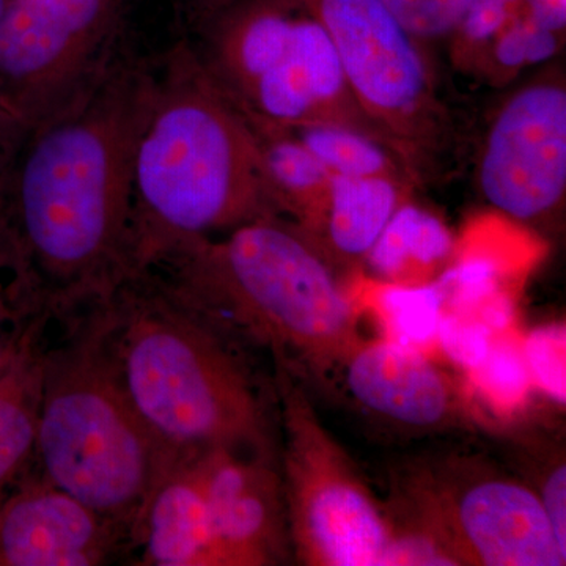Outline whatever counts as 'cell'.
<instances>
[{"label":"cell","mask_w":566,"mask_h":566,"mask_svg":"<svg viewBox=\"0 0 566 566\" xmlns=\"http://www.w3.org/2000/svg\"><path fill=\"white\" fill-rule=\"evenodd\" d=\"M457 248L455 234L444 219L409 197L394 212L357 274L389 285H428L450 266Z\"/></svg>","instance_id":"cell-18"},{"label":"cell","mask_w":566,"mask_h":566,"mask_svg":"<svg viewBox=\"0 0 566 566\" xmlns=\"http://www.w3.org/2000/svg\"><path fill=\"white\" fill-rule=\"evenodd\" d=\"M103 304L123 385L174 455L222 447L274 457L270 409L240 338L151 268L129 271Z\"/></svg>","instance_id":"cell-3"},{"label":"cell","mask_w":566,"mask_h":566,"mask_svg":"<svg viewBox=\"0 0 566 566\" xmlns=\"http://www.w3.org/2000/svg\"><path fill=\"white\" fill-rule=\"evenodd\" d=\"M480 196L502 218L547 229L566 199V77L553 62L506 93L488 118L475 167Z\"/></svg>","instance_id":"cell-11"},{"label":"cell","mask_w":566,"mask_h":566,"mask_svg":"<svg viewBox=\"0 0 566 566\" xmlns=\"http://www.w3.org/2000/svg\"><path fill=\"white\" fill-rule=\"evenodd\" d=\"M528 0H472L471 9L450 40L446 61L471 77L493 41L527 10Z\"/></svg>","instance_id":"cell-23"},{"label":"cell","mask_w":566,"mask_h":566,"mask_svg":"<svg viewBox=\"0 0 566 566\" xmlns=\"http://www.w3.org/2000/svg\"><path fill=\"white\" fill-rule=\"evenodd\" d=\"M52 323L48 312L36 315L0 360V502L33 468Z\"/></svg>","instance_id":"cell-17"},{"label":"cell","mask_w":566,"mask_h":566,"mask_svg":"<svg viewBox=\"0 0 566 566\" xmlns=\"http://www.w3.org/2000/svg\"><path fill=\"white\" fill-rule=\"evenodd\" d=\"M129 551L125 528L32 471L0 502V566H103Z\"/></svg>","instance_id":"cell-13"},{"label":"cell","mask_w":566,"mask_h":566,"mask_svg":"<svg viewBox=\"0 0 566 566\" xmlns=\"http://www.w3.org/2000/svg\"><path fill=\"white\" fill-rule=\"evenodd\" d=\"M405 526L452 565L560 566L558 542L534 486L472 458L419 465L405 485Z\"/></svg>","instance_id":"cell-9"},{"label":"cell","mask_w":566,"mask_h":566,"mask_svg":"<svg viewBox=\"0 0 566 566\" xmlns=\"http://www.w3.org/2000/svg\"><path fill=\"white\" fill-rule=\"evenodd\" d=\"M534 490L542 499L558 542L566 547V468L564 455L543 464Z\"/></svg>","instance_id":"cell-28"},{"label":"cell","mask_w":566,"mask_h":566,"mask_svg":"<svg viewBox=\"0 0 566 566\" xmlns=\"http://www.w3.org/2000/svg\"><path fill=\"white\" fill-rule=\"evenodd\" d=\"M248 123L259 142L279 212L283 219L305 226L326 197L333 175L286 129L270 123Z\"/></svg>","instance_id":"cell-19"},{"label":"cell","mask_w":566,"mask_h":566,"mask_svg":"<svg viewBox=\"0 0 566 566\" xmlns=\"http://www.w3.org/2000/svg\"><path fill=\"white\" fill-rule=\"evenodd\" d=\"M43 312L46 311L33 296L13 248L0 229V360L10 353L31 319Z\"/></svg>","instance_id":"cell-25"},{"label":"cell","mask_w":566,"mask_h":566,"mask_svg":"<svg viewBox=\"0 0 566 566\" xmlns=\"http://www.w3.org/2000/svg\"><path fill=\"white\" fill-rule=\"evenodd\" d=\"M494 338L485 324L474 315L444 311L439 322L436 349L465 375L486 359Z\"/></svg>","instance_id":"cell-27"},{"label":"cell","mask_w":566,"mask_h":566,"mask_svg":"<svg viewBox=\"0 0 566 566\" xmlns=\"http://www.w3.org/2000/svg\"><path fill=\"white\" fill-rule=\"evenodd\" d=\"M7 0H0V14H2L3 9H6Z\"/></svg>","instance_id":"cell-30"},{"label":"cell","mask_w":566,"mask_h":566,"mask_svg":"<svg viewBox=\"0 0 566 566\" xmlns=\"http://www.w3.org/2000/svg\"><path fill=\"white\" fill-rule=\"evenodd\" d=\"M524 360L534 389L556 403L566 400V334L564 324L553 323L536 327L521 337Z\"/></svg>","instance_id":"cell-26"},{"label":"cell","mask_w":566,"mask_h":566,"mask_svg":"<svg viewBox=\"0 0 566 566\" xmlns=\"http://www.w3.org/2000/svg\"><path fill=\"white\" fill-rule=\"evenodd\" d=\"M532 389L521 337L513 333L494 338L486 359L465 374L461 392L494 419L509 420L526 408Z\"/></svg>","instance_id":"cell-22"},{"label":"cell","mask_w":566,"mask_h":566,"mask_svg":"<svg viewBox=\"0 0 566 566\" xmlns=\"http://www.w3.org/2000/svg\"><path fill=\"white\" fill-rule=\"evenodd\" d=\"M282 486L293 557L305 566H382L397 526L327 431L294 368L273 354Z\"/></svg>","instance_id":"cell-8"},{"label":"cell","mask_w":566,"mask_h":566,"mask_svg":"<svg viewBox=\"0 0 566 566\" xmlns=\"http://www.w3.org/2000/svg\"><path fill=\"white\" fill-rule=\"evenodd\" d=\"M155 55L129 36L87 91L25 129L0 178V227L55 322L132 271L134 155Z\"/></svg>","instance_id":"cell-1"},{"label":"cell","mask_w":566,"mask_h":566,"mask_svg":"<svg viewBox=\"0 0 566 566\" xmlns=\"http://www.w3.org/2000/svg\"><path fill=\"white\" fill-rule=\"evenodd\" d=\"M243 344L329 370L359 344L349 282L283 218L244 223L148 264Z\"/></svg>","instance_id":"cell-4"},{"label":"cell","mask_w":566,"mask_h":566,"mask_svg":"<svg viewBox=\"0 0 566 566\" xmlns=\"http://www.w3.org/2000/svg\"><path fill=\"white\" fill-rule=\"evenodd\" d=\"M25 128L2 103H0V178L9 167L11 156L20 144Z\"/></svg>","instance_id":"cell-29"},{"label":"cell","mask_w":566,"mask_h":566,"mask_svg":"<svg viewBox=\"0 0 566 566\" xmlns=\"http://www.w3.org/2000/svg\"><path fill=\"white\" fill-rule=\"evenodd\" d=\"M144 0H7L0 103L25 129L69 106L132 36Z\"/></svg>","instance_id":"cell-10"},{"label":"cell","mask_w":566,"mask_h":566,"mask_svg":"<svg viewBox=\"0 0 566 566\" xmlns=\"http://www.w3.org/2000/svg\"><path fill=\"white\" fill-rule=\"evenodd\" d=\"M406 32L441 61L472 0H382Z\"/></svg>","instance_id":"cell-24"},{"label":"cell","mask_w":566,"mask_h":566,"mask_svg":"<svg viewBox=\"0 0 566 566\" xmlns=\"http://www.w3.org/2000/svg\"><path fill=\"white\" fill-rule=\"evenodd\" d=\"M338 365L357 408L386 427L430 434L463 420L460 386L420 349L382 337L360 340Z\"/></svg>","instance_id":"cell-14"},{"label":"cell","mask_w":566,"mask_h":566,"mask_svg":"<svg viewBox=\"0 0 566 566\" xmlns=\"http://www.w3.org/2000/svg\"><path fill=\"white\" fill-rule=\"evenodd\" d=\"M33 474L114 521L134 542L156 486L178 458L156 438L123 385L103 301L55 322Z\"/></svg>","instance_id":"cell-5"},{"label":"cell","mask_w":566,"mask_h":566,"mask_svg":"<svg viewBox=\"0 0 566 566\" xmlns=\"http://www.w3.org/2000/svg\"><path fill=\"white\" fill-rule=\"evenodd\" d=\"M192 458L227 566L286 564L293 551L275 457L219 447Z\"/></svg>","instance_id":"cell-12"},{"label":"cell","mask_w":566,"mask_h":566,"mask_svg":"<svg viewBox=\"0 0 566 566\" xmlns=\"http://www.w3.org/2000/svg\"><path fill=\"white\" fill-rule=\"evenodd\" d=\"M281 128L293 134L333 177H392L415 186L394 151L368 134L335 123Z\"/></svg>","instance_id":"cell-21"},{"label":"cell","mask_w":566,"mask_h":566,"mask_svg":"<svg viewBox=\"0 0 566 566\" xmlns=\"http://www.w3.org/2000/svg\"><path fill=\"white\" fill-rule=\"evenodd\" d=\"M333 41L365 117L417 189L449 180L464 134L447 99L441 65L382 0H300Z\"/></svg>","instance_id":"cell-7"},{"label":"cell","mask_w":566,"mask_h":566,"mask_svg":"<svg viewBox=\"0 0 566 566\" xmlns=\"http://www.w3.org/2000/svg\"><path fill=\"white\" fill-rule=\"evenodd\" d=\"M417 191L392 177H333L311 221L300 227L335 270L359 273L365 256L405 200Z\"/></svg>","instance_id":"cell-16"},{"label":"cell","mask_w":566,"mask_h":566,"mask_svg":"<svg viewBox=\"0 0 566 566\" xmlns=\"http://www.w3.org/2000/svg\"><path fill=\"white\" fill-rule=\"evenodd\" d=\"M349 290L360 314L368 312L381 337L431 354L444 314V297L436 283L420 286L389 285L354 274Z\"/></svg>","instance_id":"cell-20"},{"label":"cell","mask_w":566,"mask_h":566,"mask_svg":"<svg viewBox=\"0 0 566 566\" xmlns=\"http://www.w3.org/2000/svg\"><path fill=\"white\" fill-rule=\"evenodd\" d=\"M181 31L249 120L335 123L382 142L353 96L333 41L300 0H181Z\"/></svg>","instance_id":"cell-6"},{"label":"cell","mask_w":566,"mask_h":566,"mask_svg":"<svg viewBox=\"0 0 566 566\" xmlns=\"http://www.w3.org/2000/svg\"><path fill=\"white\" fill-rule=\"evenodd\" d=\"M134 551L144 566H227L192 455L156 486L137 528Z\"/></svg>","instance_id":"cell-15"},{"label":"cell","mask_w":566,"mask_h":566,"mask_svg":"<svg viewBox=\"0 0 566 566\" xmlns=\"http://www.w3.org/2000/svg\"><path fill=\"white\" fill-rule=\"evenodd\" d=\"M263 218L282 216L255 134L178 29L156 51L134 155L132 271Z\"/></svg>","instance_id":"cell-2"}]
</instances>
